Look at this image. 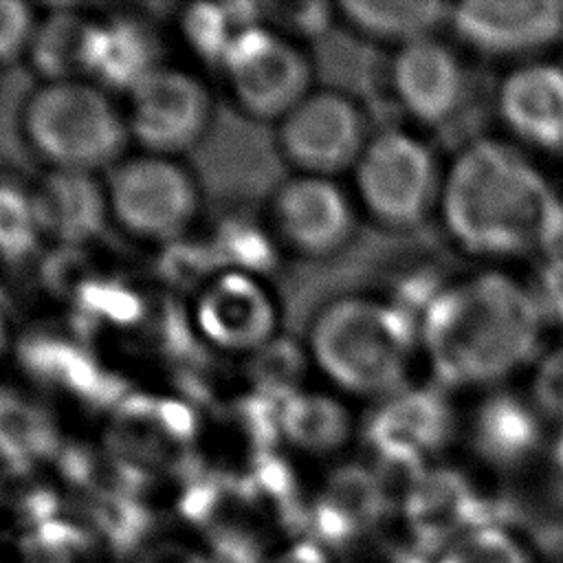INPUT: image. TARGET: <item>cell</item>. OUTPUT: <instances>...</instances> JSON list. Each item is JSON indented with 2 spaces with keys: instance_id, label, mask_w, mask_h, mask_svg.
Returning <instances> with one entry per match:
<instances>
[{
  "instance_id": "14",
  "label": "cell",
  "mask_w": 563,
  "mask_h": 563,
  "mask_svg": "<svg viewBox=\"0 0 563 563\" xmlns=\"http://www.w3.org/2000/svg\"><path fill=\"white\" fill-rule=\"evenodd\" d=\"M196 321L218 347L257 352L275 330V308L257 282L242 273H227L198 299Z\"/></svg>"
},
{
  "instance_id": "4",
  "label": "cell",
  "mask_w": 563,
  "mask_h": 563,
  "mask_svg": "<svg viewBox=\"0 0 563 563\" xmlns=\"http://www.w3.org/2000/svg\"><path fill=\"white\" fill-rule=\"evenodd\" d=\"M24 130L31 145L57 169L90 172L112 163L125 145L117 108L81 81H51L26 103Z\"/></svg>"
},
{
  "instance_id": "20",
  "label": "cell",
  "mask_w": 563,
  "mask_h": 563,
  "mask_svg": "<svg viewBox=\"0 0 563 563\" xmlns=\"http://www.w3.org/2000/svg\"><path fill=\"white\" fill-rule=\"evenodd\" d=\"M411 499L416 517L422 519V532L442 534V528H446V541L479 523L471 521L477 497L468 482L455 471L422 468Z\"/></svg>"
},
{
  "instance_id": "31",
  "label": "cell",
  "mask_w": 563,
  "mask_h": 563,
  "mask_svg": "<svg viewBox=\"0 0 563 563\" xmlns=\"http://www.w3.org/2000/svg\"><path fill=\"white\" fill-rule=\"evenodd\" d=\"M532 405L541 416L563 424V345L539 361L532 376Z\"/></svg>"
},
{
  "instance_id": "35",
  "label": "cell",
  "mask_w": 563,
  "mask_h": 563,
  "mask_svg": "<svg viewBox=\"0 0 563 563\" xmlns=\"http://www.w3.org/2000/svg\"><path fill=\"white\" fill-rule=\"evenodd\" d=\"M550 471H552V484L556 493L563 497V429L550 449Z\"/></svg>"
},
{
  "instance_id": "7",
  "label": "cell",
  "mask_w": 563,
  "mask_h": 563,
  "mask_svg": "<svg viewBox=\"0 0 563 563\" xmlns=\"http://www.w3.org/2000/svg\"><path fill=\"white\" fill-rule=\"evenodd\" d=\"M222 62L240 106L257 119H284L308 97L306 57L264 29L246 26L233 35Z\"/></svg>"
},
{
  "instance_id": "2",
  "label": "cell",
  "mask_w": 563,
  "mask_h": 563,
  "mask_svg": "<svg viewBox=\"0 0 563 563\" xmlns=\"http://www.w3.org/2000/svg\"><path fill=\"white\" fill-rule=\"evenodd\" d=\"M545 312L537 295L506 273L486 271L427 299L420 343L440 385H495L541 347Z\"/></svg>"
},
{
  "instance_id": "9",
  "label": "cell",
  "mask_w": 563,
  "mask_h": 563,
  "mask_svg": "<svg viewBox=\"0 0 563 563\" xmlns=\"http://www.w3.org/2000/svg\"><path fill=\"white\" fill-rule=\"evenodd\" d=\"M449 24L464 44L484 55H526L563 35V2L466 0L451 4Z\"/></svg>"
},
{
  "instance_id": "30",
  "label": "cell",
  "mask_w": 563,
  "mask_h": 563,
  "mask_svg": "<svg viewBox=\"0 0 563 563\" xmlns=\"http://www.w3.org/2000/svg\"><path fill=\"white\" fill-rule=\"evenodd\" d=\"M213 251L220 260H229V264L266 268L273 262V249L266 238L260 231L240 224L224 227Z\"/></svg>"
},
{
  "instance_id": "25",
  "label": "cell",
  "mask_w": 563,
  "mask_h": 563,
  "mask_svg": "<svg viewBox=\"0 0 563 563\" xmlns=\"http://www.w3.org/2000/svg\"><path fill=\"white\" fill-rule=\"evenodd\" d=\"M40 224L33 198L9 183H0V255L20 262L33 253Z\"/></svg>"
},
{
  "instance_id": "11",
  "label": "cell",
  "mask_w": 563,
  "mask_h": 563,
  "mask_svg": "<svg viewBox=\"0 0 563 563\" xmlns=\"http://www.w3.org/2000/svg\"><path fill=\"white\" fill-rule=\"evenodd\" d=\"M453 407L442 387H402L372 413L367 435L391 464L422 466L453 438Z\"/></svg>"
},
{
  "instance_id": "34",
  "label": "cell",
  "mask_w": 563,
  "mask_h": 563,
  "mask_svg": "<svg viewBox=\"0 0 563 563\" xmlns=\"http://www.w3.org/2000/svg\"><path fill=\"white\" fill-rule=\"evenodd\" d=\"M543 312L550 310L559 321H563V257L552 255L543 273Z\"/></svg>"
},
{
  "instance_id": "1",
  "label": "cell",
  "mask_w": 563,
  "mask_h": 563,
  "mask_svg": "<svg viewBox=\"0 0 563 563\" xmlns=\"http://www.w3.org/2000/svg\"><path fill=\"white\" fill-rule=\"evenodd\" d=\"M440 211L449 235L484 257L556 255L563 246V200L515 147L477 139L442 176Z\"/></svg>"
},
{
  "instance_id": "24",
  "label": "cell",
  "mask_w": 563,
  "mask_h": 563,
  "mask_svg": "<svg viewBox=\"0 0 563 563\" xmlns=\"http://www.w3.org/2000/svg\"><path fill=\"white\" fill-rule=\"evenodd\" d=\"M433 563H534L530 548L510 530L477 523L449 539Z\"/></svg>"
},
{
  "instance_id": "26",
  "label": "cell",
  "mask_w": 563,
  "mask_h": 563,
  "mask_svg": "<svg viewBox=\"0 0 563 563\" xmlns=\"http://www.w3.org/2000/svg\"><path fill=\"white\" fill-rule=\"evenodd\" d=\"M303 372L299 350L290 341H268L253 358L251 376L266 396H282L288 400Z\"/></svg>"
},
{
  "instance_id": "36",
  "label": "cell",
  "mask_w": 563,
  "mask_h": 563,
  "mask_svg": "<svg viewBox=\"0 0 563 563\" xmlns=\"http://www.w3.org/2000/svg\"><path fill=\"white\" fill-rule=\"evenodd\" d=\"M0 341H2V319H0Z\"/></svg>"
},
{
  "instance_id": "18",
  "label": "cell",
  "mask_w": 563,
  "mask_h": 563,
  "mask_svg": "<svg viewBox=\"0 0 563 563\" xmlns=\"http://www.w3.org/2000/svg\"><path fill=\"white\" fill-rule=\"evenodd\" d=\"M154 70V40L139 22L92 24L86 73L97 75L110 88L134 90Z\"/></svg>"
},
{
  "instance_id": "6",
  "label": "cell",
  "mask_w": 563,
  "mask_h": 563,
  "mask_svg": "<svg viewBox=\"0 0 563 563\" xmlns=\"http://www.w3.org/2000/svg\"><path fill=\"white\" fill-rule=\"evenodd\" d=\"M108 209L130 233L169 240L194 220L198 189L191 176L167 158H132L121 163L110 176Z\"/></svg>"
},
{
  "instance_id": "19",
  "label": "cell",
  "mask_w": 563,
  "mask_h": 563,
  "mask_svg": "<svg viewBox=\"0 0 563 563\" xmlns=\"http://www.w3.org/2000/svg\"><path fill=\"white\" fill-rule=\"evenodd\" d=\"M339 9L367 37L400 46L433 37L451 13V4L438 0H347Z\"/></svg>"
},
{
  "instance_id": "29",
  "label": "cell",
  "mask_w": 563,
  "mask_h": 563,
  "mask_svg": "<svg viewBox=\"0 0 563 563\" xmlns=\"http://www.w3.org/2000/svg\"><path fill=\"white\" fill-rule=\"evenodd\" d=\"M79 301L88 317L130 323L141 314V301L128 288L112 282H86L79 288Z\"/></svg>"
},
{
  "instance_id": "15",
  "label": "cell",
  "mask_w": 563,
  "mask_h": 563,
  "mask_svg": "<svg viewBox=\"0 0 563 563\" xmlns=\"http://www.w3.org/2000/svg\"><path fill=\"white\" fill-rule=\"evenodd\" d=\"M497 106L508 130L528 145L563 154V68L548 62L512 70Z\"/></svg>"
},
{
  "instance_id": "17",
  "label": "cell",
  "mask_w": 563,
  "mask_h": 563,
  "mask_svg": "<svg viewBox=\"0 0 563 563\" xmlns=\"http://www.w3.org/2000/svg\"><path fill=\"white\" fill-rule=\"evenodd\" d=\"M31 198L40 231L59 242H86L106 224L108 196L86 172L53 169Z\"/></svg>"
},
{
  "instance_id": "16",
  "label": "cell",
  "mask_w": 563,
  "mask_h": 563,
  "mask_svg": "<svg viewBox=\"0 0 563 563\" xmlns=\"http://www.w3.org/2000/svg\"><path fill=\"white\" fill-rule=\"evenodd\" d=\"M543 442L541 413L512 391H493L471 418V444L479 460L495 468L526 464Z\"/></svg>"
},
{
  "instance_id": "10",
  "label": "cell",
  "mask_w": 563,
  "mask_h": 563,
  "mask_svg": "<svg viewBox=\"0 0 563 563\" xmlns=\"http://www.w3.org/2000/svg\"><path fill=\"white\" fill-rule=\"evenodd\" d=\"M211 121V99L194 77L156 68L132 90L130 130L154 152L191 147Z\"/></svg>"
},
{
  "instance_id": "33",
  "label": "cell",
  "mask_w": 563,
  "mask_h": 563,
  "mask_svg": "<svg viewBox=\"0 0 563 563\" xmlns=\"http://www.w3.org/2000/svg\"><path fill=\"white\" fill-rule=\"evenodd\" d=\"M211 260V251H205L202 246L176 244L163 257V273L176 284H187L198 279L209 268Z\"/></svg>"
},
{
  "instance_id": "3",
  "label": "cell",
  "mask_w": 563,
  "mask_h": 563,
  "mask_svg": "<svg viewBox=\"0 0 563 563\" xmlns=\"http://www.w3.org/2000/svg\"><path fill=\"white\" fill-rule=\"evenodd\" d=\"M420 328L387 301L343 297L325 306L310 330L319 369L341 389L358 396H391L409 374Z\"/></svg>"
},
{
  "instance_id": "21",
  "label": "cell",
  "mask_w": 563,
  "mask_h": 563,
  "mask_svg": "<svg viewBox=\"0 0 563 563\" xmlns=\"http://www.w3.org/2000/svg\"><path fill=\"white\" fill-rule=\"evenodd\" d=\"M282 433L306 451H334L350 435L347 409L323 394H295L279 411Z\"/></svg>"
},
{
  "instance_id": "28",
  "label": "cell",
  "mask_w": 563,
  "mask_h": 563,
  "mask_svg": "<svg viewBox=\"0 0 563 563\" xmlns=\"http://www.w3.org/2000/svg\"><path fill=\"white\" fill-rule=\"evenodd\" d=\"M231 24L233 20L227 13L224 4H191L183 18V26L191 46L209 62L224 59L227 48L233 40V35H229Z\"/></svg>"
},
{
  "instance_id": "32",
  "label": "cell",
  "mask_w": 563,
  "mask_h": 563,
  "mask_svg": "<svg viewBox=\"0 0 563 563\" xmlns=\"http://www.w3.org/2000/svg\"><path fill=\"white\" fill-rule=\"evenodd\" d=\"M35 35L33 13L24 2L0 0V62L15 59Z\"/></svg>"
},
{
  "instance_id": "22",
  "label": "cell",
  "mask_w": 563,
  "mask_h": 563,
  "mask_svg": "<svg viewBox=\"0 0 563 563\" xmlns=\"http://www.w3.org/2000/svg\"><path fill=\"white\" fill-rule=\"evenodd\" d=\"M92 24L73 13H53L35 29L31 57L35 68L53 81H66L68 75L86 70Z\"/></svg>"
},
{
  "instance_id": "13",
  "label": "cell",
  "mask_w": 563,
  "mask_h": 563,
  "mask_svg": "<svg viewBox=\"0 0 563 563\" xmlns=\"http://www.w3.org/2000/svg\"><path fill=\"white\" fill-rule=\"evenodd\" d=\"M391 81L400 106L424 125L449 121L466 90L457 55L435 37L400 46L391 64Z\"/></svg>"
},
{
  "instance_id": "12",
  "label": "cell",
  "mask_w": 563,
  "mask_h": 563,
  "mask_svg": "<svg viewBox=\"0 0 563 563\" xmlns=\"http://www.w3.org/2000/svg\"><path fill=\"white\" fill-rule=\"evenodd\" d=\"M273 218L284 242L310 257L332 255L354 231L347 196L321 176L286 183L275 194Z\"/></svg>"
},
{
  "instance_id": "27",
  "label": "cell",
  "mask_w": 563,
  "mask_h": 563,
  "mask_svg": "<svg viewBox=\"0 0 563 563\" xmlns=\"http://www.w3.org/2000/svg\"><path fill=\"white\" fill-rule=\"evenodd\" d=\"M51 442L48 420L33 407L0 396V446L15 455L44 449Z\"/></svg>"
},
{
  "instance_id": "23",
  "label": "cell",
  "mask_w": 563,
  "mask_h": 563,
  "mask_svg": "<svg viewBox=\"0 0 563 563\" xmlns=\"http://www.w3.org/2000/svg\"><path fill=\"white\" fill-rule=\"evenodd\" d=\"M22 361L26 367L53 383L75 389L84 396L106 398V378L97 365L79 350L55 339H31L22 347Z\"/></svg>"
},
{
  "instance_id": "5",
  "label": "cell",
  "mask_w": 563,
  "mask_h": 563,
  "mask_svg": "<svg viewBox=\"0 0 563 563\" xmlns=\"http://www.w3.org/2000/svg\"><path fill=\"white\" fill-rule=\"evenodd\" d=\"M356 189L365 209L391 229L420 224L440 198L442 180L433 152L420 139L387 130L356 161Z\"/></svg>"
},
{
  "instance_id": "8",
  "label": "cell",
  "mask_w": 563,
  "mask_h": 563,
  "mask_svg": "<svg viewBox=\"0 0 563 563\" xmlns=\"http://www.w3.org/2000/svg\"><path fill=\"white\" fill-rule=\"evenodd\" d=\"M277 141L292 165L321 178L356 165L367 145L356 103L330 90L301 99L282 119Z\"/></svg>"
}]
</instances>
